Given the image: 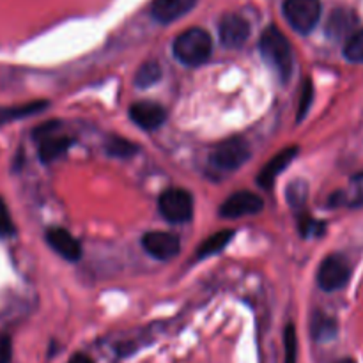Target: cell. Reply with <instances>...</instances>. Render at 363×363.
Returning <instances> with one entry per match:
<instances>
[{
  "instance_id": "44dd1931",
  "label": "cell",
  "mask_w": 363,
  "mask_h": 363,
  "mask_svg": "<svg viewBox=\"0 0 363 363\" xmlns=\"http://www.w3.org/2000/svg\"><path fill=\"white\" fill-rule=\"evenodd\" d=\"M344 57L350 62L363 64V28L354 32L344 45Z\"/></svg>"
},
{
  "instance_id": "7c38bea8",
  "label": "cell",
  "mask_w": 363,
  "mask_h": 363,
  "mask_svg": "<svg viewBox=\"0 0 363 363\" xmlns=\"http://www.w3.org/2000/svg\"><path fill=\"white\" fill-rule=\"evenodd\" d=\"M357 13L353 9H347V7H339L330 14L328 21H326V34L335 41H342V39L347 41L357 32Z\"/></svg>"
},
{
  "instance_id": "8992f818",
  "label": "cell",
  "mask_w": 363,
  "mask_h": 363,
  "mask_svg": "<svg viewBox=\"0 0 363 363\" xmlns=\"http://www.w3.org/2000/svg\"><path fill=\"white\" fill-rule=\"evenodd\" d=\"M351 277V266L340 254H332L321 262L318 269V284L326 293H333L347 286Z\"/></svg>"
},
{
  "instance_id": "ffe728a7",
  "label": "cell",
  "mask_w": 363,
  "mask_h": 363,
  "mask_svg": "<svg viewBox=\"0 0 363 363\" xmlns=\"http://www.w3.org/2000/svg\"><path fill=\"white\" fill-rule=\"evenodd\" d=\"M137 151V145H135L133 142L126 140V138L113 137L108 138V142H106V152H108L110 156H116V158H130V156H133Z\"/></svg>"
},
{
  "instance_id": "9c48e42d",
  "label": "cell",
  "mask_w": 363,
  "mask_h": 363,
  "mask_svg": "<svg viewBox=\"0 0 363 363\" xmlns=\"http://www.w3.org/2000/svg\"><path fill=\"white\" fill-rule=\"evenodd\" d=\"M262 208H264V202L259 195L252 191H238L220 206V215L223 218H241V216L257 215Z\"/></svg>"
},
{
  "instance_id": "f1b7e54d",
  "label": "cell",
  "mask_w": 363,
  "mask_h": 363,
  "mask_svg": "<svg viewBox=\"0 0 363 363\" xmlns=\"http://www.w3.org/2000/svg\"><path fill=\"white\" fill-rule=\"evenodd\" d=\"M354 181H358V183H363V172L358 174V176H354Z\"/></svg>"
},
{
  "instance_id": "603a6c76",
  "label": "cell",
  "mask_w": 363,
  "mask_h": 363,
  "mask_svg": "<svg viewBox=\"0 0 363 363\" xmlns=\"http://www.w3.org/2000/svg\"><path fill=\"white\" fill-rule=\"evenodd\" d=\"M307 194H308V188L303 181H296L294 184H291V188L287 190V199H289L291 206L294 208H301L307 201Z\"/></svg>"
},
{
  "instance_id": "f546056e",
  "label": "cell",
  "mask_w": 363,
  "mask_h": 363,
  "mask_svg": "<svg viewBox=\"0 0 363 363\" xmlns=\"http://www.w3.org/2000/svg\"><path fill=\"white\" fill-rule=\"evenodd\" d=\"M335 363H354V360H351V358H344V360H339Z\"/></svg>"
},
{
  "instance_id": "277c9868",
  "label": "cell",
  "mask_w": 363,
  "mask_h": 363,
  "mask_svg": "<svg viewBox=\"0 0 363 363\" xmlns=\"http://www.w3.org/2000/svg\"><path fill=\"white\" fill-rule=\"evenodd\" d=\"M158 209L170 223L190 222L194 216V197L183 188H169L160 195Z\"/></svg>"
},
{
  "instance_id": "5b68a950",
  "label": "cell",
  "mask_w": 363,
  "mask_h": 363,
  "mask_svg": "<svg viewBox=\"0 0 363 363\" xmlns=\"http://www.w3.org/2000/svg\"><path fill=\"white\" fill-rule=\"evenodd\" d=\"M250 158V147L241 138H230V140L220 144L209 156V165L220 172H234Z\"/></svg>"
},
{
  "instance_id": "3957f363",
  "label": "cell",
  "mask_w": 363,
  "mask_h": 363,
  "mask_svg": "<svg viewBox=\"0 0 363 363\" xmlns=\"http://www.w3.org/2000/svg\"><path fill=\"white\" fill-rule=\"evenodd\" d=\"M284 16L300 34H308L321 18V0H284Z\"/></svg>"
},
{
  "instance_id": "cb8c5ba5",
  "label": "cell",
  "mask_w": 363,
  "mask_h": 363,
  "mask_svg": "<svg viewBox=\"0 0 363 363\" xmlns=\"http://www.w3.org/2000/svg\"><path fill=\"white\" fill-rule=\"evenodd\" d=\"M14 233H16V229H14L9 209H7L6 202L0 199V238H11L14 236Z\"/></svg>"
},
{
  "instance_id": "ac0fdd59",
  "label": "cell",
  "mask_w": 363,
  "mask_h": 363,
  "mask_svg": "<svg viewBox=\"0 0 363 363\" xmlns=\"http://www.w3.org/2000/svg\"><path fill=\"white\" fill-rule=\"evenodd\" d=\"M234 230H220V233L209 236L204 243L199 247L197 250V259H206L209 255H216L218 252H222L223 248L229 245V241L233 240Z\"/></svg>"
},
{
  "instance_id": "2e32d148",
  "label": "cell",
  "mask_w": 363,
  "mask_h": 363,
  "mask_svg": "<svg viewBox=\"0 0 363 363\" xmlns=\"http://www.w3.org/2000/svg\"><path fill=\"white\" fill-rule=\"evenodd\" d=\"M48 105L46 101H32L25 105H13V106H0V126L11 123V121L23 119V117L34 116L39 110H43Z\"/></svg>"
},
{
  "instance_id": "83f0119b",
  "label": "cell",
  "mask_w": 363,
  "mask_h": 363,
  "mask_svg": "<svg viewBox=\"0 0 363 363\" xmlns=\"http://www.w3.org/2000/svg\"><path fill=\"white\" fill-rule=\"evenodd\" d=\"M67 363H94V362H92L87 354L78 353V354H74V357H71V360Z\"/></svg>"
},
{
  "instance_id": "d4e9b609",
  "label": "cell",
  "mask_w": 363,
  "mask_h": 363,
  "mask_svg": "<svg viewBox=\"0 0 363 363\" xmlns=\"http://www.w3.org/2000/svg\"><path fill=\"white\" fill-rule=\"evenodd\" d=\"M312 98H314V87H312V82L307 80L303 85V92H301V101L298 106V123L307 116V112L311 110Z\"/></svg>"
},
{
  "instance_id": "7a4b0ae2",
  "label": "cell",
  "mask_w": 363,
  "mask_h": 363,
  "mask_svg": "<svg viewBox=\"0 0 363 363\" xmlns=\"http://www.w3.org/2000/svg\"><path fill=\"white\" fill-rule=\"evenodd\" d=\"M172 52L176 60H179L184 66H201L208 62L213 52V39L208 30L201 27H191L181 32L176 38L172 46Z\"/></svg>"
},
{
  "instance_id": "d6986e66",
  "label": "cell",
  "mask_w": 363,
  "mask_h": 363,
  "mask_svg": "<svg viewBox=\"0 0 363 363\" xmlns=\"http://www.w3.org/2000/svg\"><path fill=\"white\" fill-rule=\"evenodd\" d=\"M162 78V67L158 62H145L138 67L137 77H135V84L140 89H147L151 85H155L156 82Z\"/></svg>"
},
{
  "instance_id": "7402d4cb",
  "label": "cell",
  "mask_w": 363,
  "mask_h": 363,
  "mask_svg": "<svg viewBox=\"0 0 363 363\" xmlns=\"http://www.w3.org/2000/svg\"><path fill=\"white\" fill-rule=\"evenodd\" d=\"M284 350H286V363H298V339L293 325H287L284 332Z\"/></svg>"
},
{
  "instance_id": "6da1fadb",
  "label": "cell",
  "mask_w": 363,
  "mask_h": 363,
  "mask_svg": "<svg viewBox=\"0 0 363 363\" xmlns=\"http://www.w3.org/2000/svg\"><path fill=\"white\" fill-rule=\"evenodd\" d=\"M259 48H261L262 59L279 74L280 80H289L294 66L293 48H291V43L287 41L286 35L275 25H272V27H268L262 32Z\"/></svg>"
},
{
  "instance_id": "9a60e30c",
  "label": "cell",
  "mask_w": 363,
  "mask_h": 363,
  "mask_svg": "<svg viewBox=\"0 0 363 363\" xmlns=\"http://www.w3.org/2000/svg\"><path fill=\"white\" fill-rule=\"evenodd\" d=\"M46 241H48L50 247L64 257L66 261H78L82 257V247L71 233L64 229H50L46 233Z\"/></svg>"
},
{
  "instance_id": "5bb4252c",
  "label": "cell",
  "mask_w": 363,
  "mask_h": 363,
  "mask_svg": "<svg viewBox=\"0 0 363 363\" xmlns=\"http://www.w3.org/2000/svg\"><path fill=\"white\" fill-rule=\"evenodd\" d=\"M195 4L197 0H155L151 4V14L160 23H170L194 9Z\"/></svg>"
},
{
  "instance_id": "30bf717a",
  "label": "cell",
  "mask_w": 363,
  "mask_h": 363,
  "mask_svg": "<svg viewBox=\"0 0 363 363\" xmlns=\"http://www.w3.org/2000/svg\"><path fill=\"white\" fill-rule=\"evenodd\" d=\"M218 34L223 46H227V48H240V46L247 43L248 35H250V25H248V21L241 14H225L220 20Z\"/></svg>"
},
{
  "instance_id": "e0dca14e",
  "label": "cell",
  "mask_w": 363,
  "mask_h": 363,
  "mask_svg": "<svg viewBox=\"0 0 363 363\" xmlns=\"http://www.w3.org/2000/svg\"><path fill=\"white\" fill-rule=\"evenodd\" d=\"M311 328H312V337H314L318 342H326V340H332L333 337L337 335L335 319L323 314V312H315L314 318H312Z\"/></svg>"
},
{
  "instance_id": "52a82bcc",
  "label": "cell",
  "mask_w": 363,
  "mask_h": 363,
  "mask_svg": "<svg viewBox=\"0 0 363 363\" xmlns=\"http://www.w3.org/2000/svg\"><path fill=\"white\" fill-rule=\"evenodd\" d=\"M39 147V158L45 163L53 162L73 144V138L59 135V123H46L34 131Z\"/></svg>"
},
{
  "instance_id": "8fae6325",
  "label": "cell",
  "mask_w": 363,
  "mask_h": 363,
  "mask_svg": "<svg viewBox=\"0 0 363 363\" xmlns=\"http://www.w3.org/2000/svg\"><path fill=\"white\" fill-rule=\"evenodd\" d=\"M130 117L138 128L145 131L158 130L167 119V112L162 105L152 101H138L130 106Z\"/></svg>"
},
{
  "instance_id": "ba28073f",
  "label": "cell",
  "mask_w": 363,
  "mask_h": 363,
  "mask_svg": "<svg viewBox=\"0 0 363 363\" xmlns=\"http://www.w3.org/2000/svg\"><path fill=\"white\" fill-rule=\"evenodd\" d=\"M142 247L151 257L158 259V261H169V259L176 257L181 250V243L177 236L170 233H163V230H152V233L144 234Z\"/></svg>"
},
{
  "instance_id": "484cf974",
  "label": "cell",
  "mask_w": 363,
  "mask_h": 363,
  "mask_svg": "<svg viewBox=\"0 0 363 363\" xmlns=\"http://www.w3.org/2000/svg\"><path fill=\"white\" fill-rule=\"evenodd\" d=\"M300 230L303 236H312V234H321L325 230V223H319L315 220H312L311 216H303L300 218Z\"/></svg>"
},
{
  "instance_id": "4316f807",
  "label": "cell",
  "mask_w": 363,
  "mask_h": 363,
  "mask_svg": "<svg viewBox=\"0 0 363 363\" xmlns=\"http://www.w3.org/2000/svg\"><path fill=\"white\" fill-rule=\"evenodd\" d=\"M13 358V344L6 333H0V363H9Z\"/></svg>"
},
{
  "instance_id": "4fadbf2b",
  "label": "cell",
  "mask_w": 363,
  "mask_h": 363,
  "mask_svg": "<svg viewBox=\"0 0 363 363\" xmlns=\"http://www.w3.org/2000/svg\"><path fill=\"white\" fill-rule=\"evenodd\" d=\"M298 147H287L284 151L277 152L264 167H262L261 174L257 176V184L261 188H272L275 179L279 177V174H282L286 170V167L296 158Z\"/></svg>"
}]
</instances>
